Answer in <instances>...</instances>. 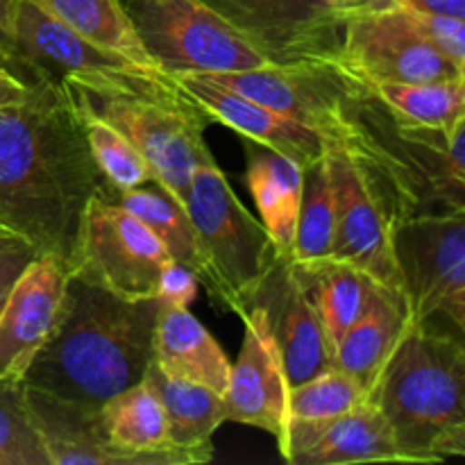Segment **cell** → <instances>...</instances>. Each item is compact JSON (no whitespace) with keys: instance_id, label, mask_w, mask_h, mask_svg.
Returning a JSON list of instances; mask_svg holds the SVG:
<instances>
[{"instance_id":"f1b7e54d","label":"cell","mask_w":465,"mask_h":465,"mask_svg":"<svg viewBox=\"0 0 465 465\" xmlns=\"http://www.w3.org/2000/svg\"><path fill=\"white\" fill-rule=\"evenodd\" d=\"M368 86L400 125L448 130L465 118V80Z\"/></svg>"},{"instance_id":"8992f818","label":"cell","mask_w":465,"mask_h":465,"mask_svg":"<svg viewBox=\"0 0 465 465\" xmlns=\"http://www.w3.org/2000/svg\"><path fill=\"white\" fill-rule=\"evenodd\" d=\"M186 212L204 259L209 298L225 312L243 313L263 277L277 262V252L262 223L243 207L225 173L204 150L186 195Z\"/></svg>"},{"instance_id":"4dcf8cb0","label":"cell","mask_w":465,"mask_h":465,"mask_svg":"<svg viewBox=\"0 0 465 465\" xmlns=\"http://www.w3.org/2000/svg\"><path fill=\"white\" fill-rule=\"evenodd\" d=\"M368 402V393L357 380L345 375L339 368L289 386L284 407L286 425H321L334 420L352 409ZM282 427V430H284ZM282 434V431H280Z\"/></svg>"},{"instance_id":"4316f807","label":"cell","mask_w":465,"mask_h":465,"mask_svg":"<svg viewBox=\"0 0 465 465\" xmlns=\"http://www.w3.org/2000/svg\"><path fill=\"white\" fill-rule=\"evenodd\" d=\"M100 195L109 203L127 209L141 223H145L154 232V236L162 241L163 248L171 252V257L175 262L184 263L186 268H191L198 275L200 284H203L204 259L203 252H200L193 223H191L184 204L177 203L163 186L150 180L127 191H116L107 186Z\"/></svg>"},{"instance_id":"484cf974","label":"cell","mask_w":465,"mask_h":465,"mask_svg":"<svg viewBox=\"0 0 465 465\" xmlns=\"http://www.w3.org/2000/svg\"><path fill=\"white\" fill-rule=\"evenodd\" d=\"M143 377L162 400L173 445L213 459L212 439L218 427L227 422L223 395L193 381L173 380L153 361L145 368Z\"/></svg>"},{"instance_id":"603a6c76","label":"cell","mask_w":465,"mask_h":465,"mask_svg":"<svg viewBox=\"0 0 465 465\" xmlns=\"http://www.w3.org/2000/svg\"><path fill=\"white\" fill-rule=\"evenodd\" d=\"M409 309L402 295L377 286L361 316L352 322L334 352V366L371 391L386 359L409 325Z\"/></svg>"},{"instance_id":"ac0fdd59","label":"cell","mask_w":465,"mask_h":465,"mask_svg":"<svg viewBox=\"0 0 465 465\" xmlns=\"http://www.w3.org/2000/svg\"><path fill=\"white\" fill-rule=\"evenodd\" d=\"M277 445L282 459L293 465L409 463L371 400L321 425H286Z\"/></svg>"},{"instance_id":"5bb4252c","label":"cell","mask_w":465,"mask_h":465,"mask_svg":"<svg viewBox=\"0 0 465 465\" xmlns=\"http://www.w3.org/2000/svg\"><path fill=\"white\" fill-rule=\"evenodd\" d=\"M66 284L68 268L45 254H36L16 277L0 309V380L23 381L57 330Z\"/></svg>"},{"instance_id":"d590c367","label":"cell","mask_w":465,"mask_h":465,"mask_svg":"<svg viewBox=\"0 0 465 465\" xmlns=\"http://www.w3.org/2000/svg\"><path fill=\"white\" fill-rule=\"evenodd\" d=\"M36 257L35 250L18 239H9L0 243V309H3L5 298L14 286L16 277L21 275L23 268Z\"/></svg>"},{"instance_id":"b9f144b4","label":"cell","mask_w":465,"mask_h":465,"mask_svg":"<svg viewBox=\"0 0 465 465\" xmlns=\"http://www.w3.org/2000/svg\"><path fill=\"white\" fill-rule=\"evenodd\" d=\"M0 66H5V64H3V53H0Z\"/></svg>"},{"instance_id":"2e32d148","label":"cell","mask_w":465,"mask_h":465,"mask_svg":"<svg viewBox=\"0 0 465 465\" xmlns=\"http://www.w3.org/2000/svg\"><path fill=\"white\" fill-rule=\"evenodd\" d=\"M239 316L245 331L239 359L232 363L230 381L223 393L225 416L232 422L259 427L277 439L284 427L289 393L280 348L262 307L252 304Z\"/></svg>"},{"instance_id":"5b68a950","label":"cell","mask_w":465,"mask_h":465,"mask_svg":"<svg viewBox=\"0 0 465 465\" xmlns=\"http://www.w3.org/2000/svg\"><path fill=\"white\" fill-rule=\"evenodd\" d=\"M350 118L352 130L341 145L375 173L398 216L465 212V118L448 130L400 125L371 86L352 100Z\"/></svg>"},{"instance_id":"d4e9b609","label":"cell","mask_w":465,"mask_h":465,"mask_svg":"<svg viewBox=\"0 0 465 465\" xmlns=\"http://www.w3.org/2000/svg\"><path fill=\"white\" fill-rule=\"evenodd\" d=\"M293 266L300 280L307 286L309 298L316 307L327 343L334 354L345 331L361 316L368 300L380 284L363 271H359L357 266H350L334 257L321 259V262L293 263Z\"/></svg>"},{"instance_id":"f546056e","label":"cell","mask_w":465,"mask_h":465,"mask_svg":"<svg viewBox=\"0 0 465 465\" xmlns=\"http://www.w3.org/2000/svg\"><path fill=\"white\" fill-rule=\"evenodd\" d=\"M334 230L336 195L325 143L322 157L302 168V203H300L291 262L309 263L330 259L331 245H334Z\"/></svg>"},{"instance_id":"4fadbf2b","label":"cell","mask_w":465,"mask_h":465,"mask_svg":"<svg viewBox=\"0 0 465 465\" xmlns=\"http://www.w3.org/2000/svg\"><path fill=\"white\" fill-rule=\"evenodd\" d=\"M275 66H339L343 14L322 0H203Z\"/></svg>"},{"instance_id":"9c48e42d","label":"cell","mask_w":465,"mask_h":465,"mask_svg":"<svg viewBox=\"0 0 465 465\" xmlns=\"http://www.w3.org/2000/svg\"><path fill=\"white\" fill-rule=\"evenodd\" d=\"M171 252L145 223L95 195L86 203L68 259V275L125 300L157 298L159 277Z\"/></svg>"},{"instance_id":"7a4b0ae2","label":"cell","mask_w":465,"mask_h":465,"mask_svg":"<svg viewBox=\"0 0 465 465\" xmlns=\"http://www.w3.org/2000/svg\"><path fill=\"white\" fill-rule=\"evenodd\" d=\"M162 302L125 300L68 275L59 325L23 384L57 398L103 404L143 380Z\"/></svg>"},{"instance_id":"7402d4cb","label":"cell","mask_w":465,"mask_h":465,"mask_svg":"<svg viewBox=\"0 0 465 465\" xmlns=\"http://www.w3.org/2000/svg\"><path fill=\"white\" fill-rule=\"evenodd\" d=\"M153 363L173 380L225 393L232 363L189 307L162 304L153 336Z\"/></svg>"},{"instance_id":"1f68e13d","label":"cell","mask_w":465,"mask_h":465,"mask_svg":"<svg viewBox=\"0 0 465 465\" xmlns=\"http://www.w3.org/2000/svg\"><path fill=\"white\" fill-rule=\"evenodd\" d=\"M75 109L91 157H94L95 166H98L100 175L104 177L109 189L127 191L153 180L148 162L125 134H121L116 127L109 125L103 118L86 112L80 104H75Z\"/></svg>"},{"instance_id":"6da1fadb","label":"cell","mask_w":465,"mask_h":465,"mask_svg":"<svg viewBox=\"0 0 465 465\" xmlns=\"http://www.w3.org/2000/svg\"><path fill=\"white\" fill-rule=\"evenodd\" d=\"M16 77L25 98L0 109V232L68 266L86 203L107 189L62 80Z\"/></svg>"},{"instance_id":"f35d334b","label":"cell","mask_w":465,"mask_h":465,"mask_svg":"<svg viewBox=\"0 0 465 465\" xmlns=\"http://www.w3.org/2000/svg\"><path fill=\"white\" fill-rule=\"evenodd\" d=\"M14 7H16V0H0V53L7 45L9 30H12Z\"/></svg>"},{"instance_id":"8fae6325","label":"cell","mask_w":465,"mask_h":465,"mask_svg":"<svg viewBox=\"0 0 465 465\" xmlns=\"http://www.w3.org/2000/svg\"><path fill=\"white\" fill-rule=\"evenodd\" d=\"M336 195V230L331 257L357 266L371 280L402 295L393 257V200L375 173L345 145L327 141Z\"/></svg>"},{"instance_id":"ab89813d","label":"cell","mask_w":465,"mask_h":465,"mask_svg":"<svg viewBox=\"0 0 465 465\" xmlns=\"http://www.w3.org/2000/svg\"><path fill=\"white\" fill-rule=\"evenodd\" d=\"M322 3L330 5V7H334L341 14L352 12V9L359 7H371V5H386L384 0H322Z\"/></svg>"},{"instance_id":"ffe728a7","label":"cell","mask_w":465,"mask_h":465,"mask_svg":"<svg viewBox=\"0 0 465 465\" xmlns=\"http://www.w3.org/2000/svg\"><path fill=\"white\" fill-rule=\"evenodd\" d=\"M23 386L27 411L48 465H134L109 440L100 418V404L57 398Z\"/></svg>"},{"instance_id":"60d3db41","label":"cell","mask_w":465,"mask_h":465,"mask_svg":"<svg viewBox=\"0 0 465 465\" xmlns=\"http://www.w3.org/2000/svg\"><path fill=\"white\" fill-rule=\"evenodd\" d=\"M9 239H14V236H9V234H5V232H0V243H5V241H9Z\"/></svg>"},{"instance_id":"836d02e7","label":"cell","mask_w":465,"mask_h":465,"mask_svg":"<svg viewBox=\"0 0 465 465\" xmlns=\"http://www.w3.org/2000/svg\"><path fill=\"white\" fill-rule=\"evenodd\" d=\"M407 12L413 18L418 30L422 32V36L439 53H443L454 66L465 71V21L452 16H440V14L413 12V9H407Z\"/></svg>"},{"instance_id":"74e56055","label":"cell","mask_w":465,"mask_h":465,"mask_svg":"<svg viewBox=\"0 0 465 465\" xmlns=\"http://www.w3.org/2000/svg\"><path fill=\"white\" fill-rule=\"evenodd\" d=\"M27 91H30V84L25 80H21L12 71L0 66V109L21 103L27 95Z\"/></svg>"},{"instance_id":"8d00e7d4","label":"cell","mask_w":465,"mask_h":465,"mask_svg":"<svg viewBox=\"0 0 465 465\" xmlns=\"http://www.w3.org/2000/svg\"><path fill=\"white\" fill-rule=\"evenodd\" d=\"M384 3L402 9H413V12L440 14V16H452L465 21V0H384Z\"/></svg>"},{"instance_id":"d6a6232c","label":"cell","mask_w":465,"mask_h":465,"mask_svg":"<svg viewBox=\"0 0 465 465\" xmlns=\"http://www.w3.org/2000/svg\"><path fill=\"white\" fill-rule=\"evenodd\" d=\"M0 465H48L23 381L0 380Z\"/></svg>"},{"instance_id":"52a82bcc","label":"cell","mask_w":465,"mask_h":465,"mask_svg":"<svg viewBox=\"0 0 465 465\" xmlns=\"http://www.w3.org/2000/svg\"><path fill=\"white\" fill-rule=\"evenodd\" d=\"M163 73H230L275 66L203 0H118Z\"/></svg>"},{"instance_id":"3957f363","label":"cell","mask_w":465,"mask_h":465,"mask_svg":"<svg viewBox=\"0 0 465 465\" xmlns=\"http://www.w3.org/2000/svg\"><path fill=\"white\" fill-rule=\"evenodd\" d=\"M68 98L116 127L148 162L153 180L186 207L212 116L163 71H91L62 77Z\"/></svg>"},{"instance_id":"cb8c5ba5","label":"cell","mask_w":465,"mask_h":465,"mask_svg":"<svg viewBox=\"0 0 465 465\" xmlns=\"http://www.w3.org/2000/svg\"><path fill=\"white\" fill-rule=\"evenodd\" d=\"M248 182L262 213V225L277 257L291 259L302 203V166L254 143L250 148Z\"/></svg>"},{"instance_id":"44dd1931","label":"cell","mask_w":465,"mask_h":465,"mask_svg":"<svg viewBox=\"0 0 465 465\" xmlns=\"http://www.w3.org/2000/svg\"><path fill=\"white\" fill-rule=\"evenodd\" d=\"M100 418L114 448L127 454L134 465H200L212 461L204 454L173 445L163 404L145 377L104 400L100 404Z\"/></svg>"},{"instance_id":"e0dca14e","label":"cell","mask_w":465,"mask_h":465,"mask_svg":"<svg viewBox=\"0 0 465 465\" xmlns=\"http://www.w3.org/2000/svg\"><path fill=\"white\" fill-rule=\"evenodd\" d=\"M3 64L14 75L23 71H39L53 80H62L68 73L139 68L86 41L32 0H16L12 30L3 50Z\"/></svg>"},{"instance_id":"83f0119b","label":"cell","mask_w":465,"mask_h":465,"mask_svg":"<svg viewBox=\"0 0 465 465\" xmlns=\"http://www.w3.org/2000/svg\"><path fill=\"white\" fill-rule=\"evenodd\" d=\"M32 3L98 48L109 50L139 68L162 71L136 39L118 0H32Z\"/></svg>"},{"instance_id":"30bf717a","label":"cell","mask_w":465,"mask_h":465,"mask_svg":"<svg viewBox=\"0 0 465 465\" xmlns=\"http://www.w3.org/2000/svg\"><path fill=\"white\" fill-rule=\"evenodd\" d=\"M341 64L366 84L465 80L463 68L422 36L407 9L389 3L343 14Z\"/></svg>"},{"instance_id":"e575fe53","label":"cell","mask_w":465,"mask_h":465,"mask_svg":"<svg viewBox=\"0 0 465 465\" xmlns=\"http://www.w3.org/2000/svg\"><path fill=\"white\" fill-rule=\"evenodd\" d=\"M198 275L184 263L173 259L166 263L162 277H159L157 300L166 307H189V302H193L195 293H198Z\"/></svg>"},{"instance_id":"9a60e30c","label":"cell","mask_w":465,"mask_h":465,"mask_svg":"<svg viewBox=\"0 0 465 465\" xmlns=\"http://www.w3.org/2000/svg\"><path fill=\"white\" fill-rule=\"evenodd\" d=\"M252 304L266 313L289 386L336 368L321 318L291 259L272 263Z\"/></svg>"},{"instance_id":"d6986e66","label":"cell","mask_w":465,"mask_h":465,"mask_svg":"<svg viewBox=\"0 0 465 465\" xmlns=\"http://www.w3.org/2000/svg\"><path fill=\"white\" fill-rule=\"evenodd\" d=\"M173 77L198 100L213 123L232 127L252 143L289 157L298 166H309L325 153L327 141L316 130L216 84L203 73H177Z\"/></svg>"},{"instance_id":"ba28073f","label":"cell","mask_w":465,"mask_h":465,"mask_svg":"<svg viewBox=\"0 0 465 465\" xmlns=\"http://www.w3.org/2000/svg\"><path fill=\"white\" fill-rule=\"evenodd\" d=\"M393 257L413 322L445 318L465 327V212H418L395 218Z\"/></svg>"},{"instance_id":"277c9868","label":"cell","mask_w":465,"mask_h":465,"mask_svg":"<svg viewBox=\"0 0 465 465\" xmlns=\"http://www.w3.org/2000/svg\"><path fill=\"white\" fill-rule=\"evenodd\" d=\"M465 350L461 336L409 321L368 400L389 422L409 463L465 454Z\"/></svg>"},{"instance_id":"7c38bea8","label":"cell","mask_w":465,"mask_h":465,"mask_svg":"<svg viewBox=\"0 0 465 465\" xmlns=\"http://www.w3.org/2000/svg\"><path fill=\"white\" fill-rule=\"evenodd\" d=\"M216 84L245 95L282 116L312 127L325 141L343 143L352 130L350 107L366 82L339 66H262L203 73Z\"/></svg>"}]
</instances>
